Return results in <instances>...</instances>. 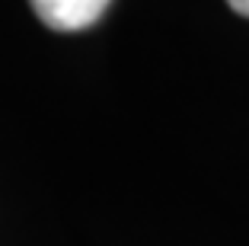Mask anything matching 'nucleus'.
<instances>
[{
	"mask_svg": "<svg viewBox=\"0 0 249 246\" xmlns=\"http://www.w3.org/2000/svg\"><path fill=\"white\" fill-rule=\"evenodd\" d=\"M227 7L240 16H249V0H227Z\"/></svg>",
	"mask_w": 249,
	"mask_h": 246,
	"instance_id": "obj_2",
	"label": "nucleus"
},
{
	"mask_svg": "<svg viewBox=\"0 0 249 246\" xmlns=\"http://www.w3.org/2000/svg\"><path fill=\"white\" fill-rule=\"evenodd\" d=\"M29 3L48 29L77 32L99 22V16L106 13L112 0H29Z\"/></svg>",
	"mask_w": 249,
	"mask_h": 246,
	"instance_id": "obj_1",
	"label": "nucleus"
}]
</instances>
